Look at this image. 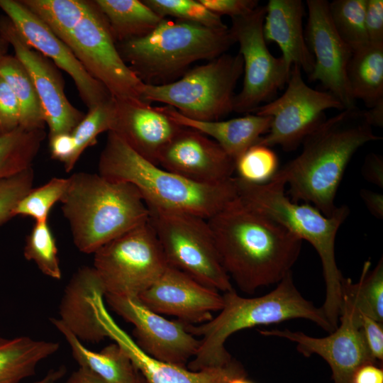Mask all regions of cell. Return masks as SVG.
<instances>
[{
	"mask_svg": "<svg viewBox=\"0 0 383 383\" xmlns=\"http://www.w3.org/2000/svg\"><path fill=\"white\" fill-rule=\"evenodd\" d=\"M98 170L102 176L134 185L148 207L207 220L237 196L233 177L219 184L194 182L145 160L111 131L100 154Z\"/></svg>",
	"mask_w": 383,
	"mask_h": 383,
	"instance_id": "4",
	"label": "cell"
},
{
	"mask_svg": "<svg viewBox=\"0 0 383 383\" xmlns=\"http://www.w3.org/2000/svg\"><path fill=\"white\" fill-rule=\"evenodd\" d=\"M33 167L0 180V226L14 217L18 202L33 188Z\"/></svg>",
	"mask_w": 383,
	"mask_h": 383,
	"instance_id": "40",
	"label": "cell"
},
{
	"mask_svg": "<svg viewBox=\"0 0 383 383\" xmlns=\"http://www.w3.org/2000/svg\"><path fill=\"white\" fill-rule=\"evenodd\" d=\"M228 383H253V382L249 380L248 379H247L246 373L245 372H243L242 373H240L233 376L232 378L230 379Z\"/></svg>",
	"mask_w": 383,
	"mask_h": 383,
	"instance_id": "52",
	"label": "cell"
},
{
	"mask_svg": "<svg viewBox=\"0 0 383 383\" xmlns=\"http://www.w3.org/2000/svg\"><path fill=\"white\" fill-rule=\"evenodd\" d=\"M235 40L228 27L212 28L164 18L149 33L116 43L123 61L147 84H165L199 60L226 53Z\"/></svg>",
	"mask_w": 383,
	"mask_h": 383,
	"instance_id": "7",
	"label": "cell"
},
{
	"mask_svg": "<svg viewBox=\"0 0 383 383\" xmlns=\"http://www.w3.org/2000/svg\"><path fill=\"white\" fill-rule=\"evenodd\" d=\"M49 148L51 157L63 163L66 172L74 151V143L71 133H62L49 137Z\"/></svg>",
	"mask_w": 383,
	"mask_h": 383,
	"instance_id": "45",
	"label": "cell"
},
{
	"mask_svg": "<svg viewBox=\"0 0 383 383\" xmlns=\"http://www.w3.org/2000/svg\"><path fill=\"white\" fill-rule=\"evenodd\" d=\"M111 308L133 326L137 346L150 357L165 363L186 367L201 344L189 333L185 323L170 321L144 306L137 296L106 294Z\"/></svg>",
	"mask_w": 383,
	"mask_h": 383,
	"instance_id": "15",
	"label": "cell"
},
{
	"mask_svg": "<svg viewBox=\"0 0 383 383\" xmlns=\"http://www.w3.org/2000/svg\"><path fill=\"white\" fill-rule=\"evenodd\" d=\"M9 45L6 40L0 36V59L7 54Z\"/></svg>",
	"mask_w": 383,
	"mask_h": 383,
	"instance_id": "53",
	"label": "cell"
},
{
	"mask_svg": "<svg viewBox=\"0 0 383 383\" xmlns=\"http://www.w3.org/2000/svg\"><path fill=\"white\" fill-rule=\"evenodd\" d=\"M351 94L369 108L383 104V43L353 52L347 70Z\"/></svg>",
	"mask_w": 383,
	"mask_h": 383,
	"instance_id": "28",
	"label": "cell"
},
{
	"mask_svg": "<svg viewBox=\"0 0 383 383\" xmlns=\"http://www.w3.org/2000/svg\"><path fill=\"white\" fill-rule=\"evenodd\" d=\"M362 174L370 182L383 187V158L382 156L371 153L368 155L362 166Z\"/></svg>",
	"mask_w": 383,
	"mask_h": 383,
	"instance_id": "46",
	"label": "cell"
},
{
	"mask_svg": "<svg viewBox=\"0 0 383 383\" xmlns=\"http://www.w3.org/2000/svg\"><path fill=\"white\" fill-rule=\"evenodd\" d=\"M96 294L105 296L101 280L93 267L83 266L73 274L61 298L58 320L82 342L96 343L108 337L91 304Z\"/></svg>",
	"mask_w": 383,
	"mask_h": 383,
	"instance_id": "23",
	"label": "cell"
},
{
	"mask_svg": "<svg viewBox=\"0 0 383 383\" xmlns=\"http://www.w3.org/2000/svg\"><path fill=\"white\" fill-rule=\"evenodd\" d=\"M157 164L203 184L227 182L235 171V160L216 141L183 126L161 151Z\"/></svg>",
	"mask_w": 383,
	"mask_h": 383,
	"instance_id": "20",
	"label": "cell"
},
{
	"mask_svg": "<svg viewBox=\"0 0 383 383\" xmlns=\"http://www.w3.org/2000/svg\"><path fill=\"white\" fill-rule=\"evenodd\" d=\"M353 383H383V370L377 364L364 365L355 373Z\"/></svg>",
	"mask_w": 383,
	"mask_h": 383,
	"instance_id": "47",
	"label": "cell"
},
{
	"mask_svg": "<svg viewBox=\"0 0 383 383\" xmlns=\"http://www.w3.org/2000/svg\"><path fill=\"white\" fill-rule=\"evenodd\" d=\"M59 348L57 342L28 336L0 338V383H20L33 375L38 365Z\"/></svg>",
	"mask_w": 383,
	"mask_h": 383,
	"instance_id": "27",
	"label": "cell"
},
{
	"mask_svg": "<svg viewBox=\"0 0 383 383\" xmlns=\"http://www.w3.org/2000/svg\"><path fill=\"white\" fill-rule=\"evenodd\" d=\"M155 12L163 18L172 16L212 28H226L220 16L211 12L199 0H143Z\"/></svg>",
	"mask_w": 383,
	"mask_h": 383,
	"instance_id": "39",
	"label": "cell"
},
{
	"mask_svg": "<svg viewBox=\"0 0 383 383\" xmlns=\"http://www.w3.org/2000/svg\"><path fill=\"white\" fill-rule=\"evenodd\" d=\"M149 221L169 266L223 293L233 289L222 265L208 220L148 207Z\"/></svg>",
	"mask_w": 383,
	"mask_h": 383,
	"instance_id": "9",
	"label": "cell"
},
{
	"mask_svg": "<svg viewBox=\"0 0 383 383\" xmlns=\"http://www.w3.org/2000/svg\"><path fill=\"white\" fill-rule=\"evenodd\" d=\"M371 125L382 126L383 124V104L365 110Z\"/></svg>",
	"mask_w": 383,
	"mask_h": 383,
	"instance_id": "50",
	"label": "cell"
},
{
	"mask_svg": "<svg viewBox=\"0 0 383 383\" xmlns=\"http://www.w3.org/2000/svg\"><path fill=\"white\" fill-rule=\"evenodd\" d=\"M23 256L45 276L56 280L62 278L56 240L48 221L35 222L26 238Z\"/></svg>",
	"mask_w": 383,
	"mask_h": 383,
	"instance_id": "35",
	"label": "cell"
},
{
	"mask_svg": "<svg viewBox=\"0 0 383 383\" xmlns=\"http://www.w3.org/2000/svg\"><path fill=\"white\" fill-rule=\"evenodd\" d=\"M370 260H367L362 267L357 282L343 277L342 293L353 301L358 313L383 323V260L381 258L372 271H370Z\"/></svg>",
	"mask_w": 383,
	"mask_h": 383,
	"instance_id": "33",
	"label": "cell"
},
{
	"mask_svg": "<svg viewBox=\"0 0 383 383\" xmlns=\"http://www.w3.org/2000/svg\"><path fill=\"white\" fill-rule=\"evenodd\" d=\"M365 23L369 42L383 43L382 0H367Z\"/></svg>",
	"mask_w": 383,
	"mask_h": 383,
	"instance_id": "44",
	"label": "cell"
},
{
	"mask_svg": "<svg viewBox=\"0 0 383 383\" xmlns=\"http://www.w3.org/2000/svg\"><path fill=\"white\" fill-rule=\"evenodd\" d=\"M135 383H150L144 376L138 371Z\"/></svg>",
	"mask_w": 383,
	"mask_h": 383,
	"instance_id": "54",
	"label": "cell"
},
{
	"mask_svg": "<svg viewBox=\"0 0 383 383\" xmlns=\"http://www.w3.org/2000/svg\"><path fill=\"white\" fill-rule=\"evenodd\" d=\"M68 182V178L54 177L38 188H32L16 204L13 216H29L35 222L48 221L50 209L61 201Z\"/></svg>",
	"mask_w": 383,
	"mask_h": 383,
	"instance_id": "37",
	"label": "cell"
},
{
	"mask_svg": "<svg viewBox=\"0 0 383 383\" xmlns=\"http://www.w3.org/2000/svg\"><path fill=\"white\" fill-rule=\"evenodd\" d=\"M338 322L340 326L323 338L289 329L264 330L260 333L295 343L296 350L304 357L314 354L321 357L331 369L333 383H353L355 373L362 365H380L372 357L360 328L359 313L345 294H342Z\"/></svg>",
	"mask_w": 383,
	"mask_h": 383,
	"instance_id": "14",
	"label": "cell"
},
{
	"mask_svg": "<svg viewBox=\"0 0 383 383\" xmlns=\"http://www.w3.org/2000/svg\"><path fill=\"white\" fill-rule=\"evenodd\" d=\"M115 112L116 103L112 97L88 109V113L71 133L74 143V151L70 171L73 169L84 151L96 143L99 134L111 130Z\"/></svg>",
	"mask_w": 383,
	"mask_h": 383,
	"instance_id": "36",
	"label": "cell"
},
{
	"mask_svg": "<svg viewBox=\"0 0 383 383\" xmlns=\"http://www.w3.org/2000/svg\"><path fill=\"white\" fill-rule=\"evenodd\" d=\"M137 297L155 313L174 316L182 322L194 325L210 321L212 312L220 311L223 306V295L218 291L169 265Z\"/></svg>",
	"mask_w": 383,
	"mask_h": 383,
	"instance_id": "19",
	"label": "cell"
},
{
	"mask_svg": "<svg viewBox=\"0 0 383 383\" xmlns=\"http://www.w3.org/2000/svg\"><path fill=\"white\" fill-rule=\"evenodd\" d=\"M238 198L250 209L269 217L300 240H306L320 257L326 284V298L321 306L335 329L342 304L343 276L335 253L338 231L349 214L346 205L337 206L331 216L323 214L311 204L295 203L284 194L285 184L271 179L265 184H252L233 177Z\"/></svg>",
	"mask_w": 383,
	"mask_h": 383,
	"instance_id": "6",
	"label": "cell"
},
{
	"mask_svg": "<svg viewBox=\"0 0 383 383\" xmlns=\"http://www.w3.org/2000/svg\"><path fill=\"white\" fill-rule=\"evenodd\" d=\"M60 202L74 243L86 254L149 221L148 208L132 184L99 173L77 172L68 178Z\"/></svg>",
	"mask_w": 383,
	"mask_h": 383,
	"instance_id": "5",
	"label": "cell"
},
{
	"mask_svg": "<svg viewBox=\"0 0 383 383\" xmlns=\"http://www.w3.org/2000/svg\"><path fill=\"white\" fill-rule=\"evenodd\" d=\"M359 324L366 345L374 360L383 362V326L373 318L359 313Z\"/></svg>",
	"mask_w": 383,
	"mask_h": 383,
	"instance_id": "42",
	"label": "cell"
},
{
	"mask_svg": "<svg viewBox=\"0 0 383 383\" xmlns=\"http://www.w3.org/2000/svg\"><path fill=\"white\" fill-rule=\"evenodd\" d=\"M306 43L314 58V67L309 75L318 81L343 106L356 107L349 87L347 70L353 52L341 39L331 20L328 1L307 0Z\"/></svg>",
	"mask_w": 383,
	"mask_h": 383,
	"instance_id": "17",
	"label": "cell"
},
{
	"mask_svg": "<svg viewBox=\"0 0 383 383\" xmlns=\"http://www.w3.org/2000/svg\"><path fill=\"white\" fill-rule=\"evenodd\" d=\"M50 322L67 342L79 367L107 383H135L138 370L118 343L114 342L100 351H93L85 347L58 318H51Z\"/></svg>",
	"mask_w": 383,
	"mask_h": 383,
	"instance_id": "26",
	"label": "cell"
},
{
	"mask_svg": "<svg viewBox=\"0 0 383 383\" xmlns=\"http://www.w3.org/2000/svg\"><path fill=\"white\" fill-rule=\"evenodd\" d=\"M45 137V129L26 130L21 126L0 134V180L32 167Z\"/></svg>",
	"mask_w": 383,
	"mask_h": 383,
	"instance_id": "32",
	"label": "cell"
},
{
	"mask_svg": "<svg viewBox=\"0 0 383 383\" xmlns=\"http://www.w3.org/2000/svg\"><path fill=\"white\" fill-rule=\"evenodd\" d=\"M65 44L112 98L143 101L145 83L122 59L106 19L95 3Z\"/></svg>",
	"mask_w": 383,
	"mask_h": 383,
	"instance_id": "13",
	"label": "cell"
},
{
	"mask_svg": "<svg viewBox=\"0 0 383 383\" xmlns=\"http://www.w3.org/2000/svg\"><path fill=\"white\" fill-rule=\"evenodd\" d=\"M0 8L28 46L70 76L88 109L111 98L107 89L86 71L69 46L19 0H0Z\"/></svg>",
	"mask_w": 383,
	"mask_h": 383,
	"instance_id": "18",
	"label": "cell"
},
{
	"mask_svg": "<svg viewBox=\"0 0 383 383\" xmlns=\"http://www.w3.org/2000/svg\"><path fill=\"white\" fill-rule=\"evenodd\" d=\"M265 6L232 19L231 33L240 46L243 60L244 79L240 91L235 95L233 111H255L270 102L279 89L287 84L292 67L282 57L270 52L263 35Z\"/></svg>",
	"mask_w": 383,
	"mask_h": 383,
	"instance_id": "11",
	"label": "cell"
},
{
	"mask_svg": "<svg viewBox=\"0 0 383 383\" xmlns=\"http://www.w3.org/2000/svg\"><path fill=\"white\" fill-rule=\"evenodd\" d=\"M265 7L263 35L266 42L275 43L288 65H296L309 75L314 58L303 30L304 3L301 0H270Z\"/></svg>",
	"mask_w": 383,
	"mask_h": 383,
	"instance_id": "24",
	"label": "cell"
},
{
	"mask_svg": "<svg viewBox=\"0 0 383 383\" xmlns=\"http://www.w3.org/2000/svg\"><path fill=\"white\" fill-rule=\"evenodd\" d=\"M116 43L142 37L164 18L139 0H95Z\"/></svg>",
	"mask_w": 383,
	"mask_h": 383,
	"instance_id": "29",
	"label": "cell"
},
{
	"mask_svg": "<svg viewBox=\"0 0 383 383\" xmlns=\"http://www.w3.org/2000/svg\"><path fill=\"white\" fill-rule=\"evenodd\" d=\"M65 372L64 367L50 370L43 378L33 383H57Z\"/></svg>",
	"mask_w": 383,
	"mask_h": 383,
	"instance_id": "51",
	"label": "cell"
},
{
	"mask_svg": "<svg viewBox=\"0 0 383 383\" xmlns=\"http://www.w3.org/2000/svg\"><path fill=\"white\" fill-rule=\"evenodd\" d=\"M99 318L108 337L124 350L136 369L150 383H228L233 376L245 372L242 365L234 360L222 367L199 370L160 362L143 353L108 311H101Z\"/></svg>",
	"mask_w": 383,
	"mask_h": 383,
	"instance_id": "22",
	"label": "cell"
},
{
	"mask_svg": "<svg viewBox=\"0 0 383 383\" xmlns=\"http://www.w3.org/2000/svg\"><path fill=\"white\" fill-rule=\"evenodd\" d=\"M365 110H341L307 135L301 152L279 169L272 179L289 185L291 201L309 203L326 216L337 206L335 199L348 164L357 150L379 140Z\"/></svg>",
	"mask_w": 383,
	"mask_h": 383,
	"instance_id": "2",
	"label": "cell"
},
{
	"mask_svg": "<svg viewBox=\"0 0 383 383\" xmlns=\"http://www.w3.org/2000/svg\"><path fill=\"white\" fill-rule=\"evenodd\" d=\"M19 1L65 43L94 4L86 0Z\"/></svg>",
	"mask_w": 383,
	"mask_h": 383,
	"instance_id": "31",
	"label": "cell"
},
{
	"mask_svg": "<svg viewBox=\"0 0 383 383\" xmlns=\"http://www.w3.org/2000/svg\"><path fill=\"white\" fill-rule=\"evenodd\" d=\"M18 102L6 82L0 77V134L11 132L20 126Z\"/></svg>",
	"mask_w": 383,
	"mask_h": 383,
	"instance_id": "41",
	"label": "cell"
},
{
	"mask_svg": "<svg viewBox=\"0 0 383 383\" xmlns=\"http://www.w3.org/2000/svg\"><path fill=\"white\" fill-rule=\"evenodd\" d=\"M366 2L367 0H334L328 2L332 23L352 52L370 43L365 23Z\"/></svg>",
	"mask_w": 383,
	"mask_h": 383,
	"instance_id": "34",
	"label": "cell"
},
{
	"mask_svg": "<svg viewBox=\"0 0 383 383\" xmlns=\"http://www.w3.org/2000/svg\"><path fill=\"white\" fill-rule=\"evenodd\" d=\"M160 109L179 126L196 130L216 141L234 160L257 144L270 128V116L256 113L226 121H202L187 118L170 106Z\"/></svg>",
	"mask_w": 383,
	"mask_h": 383,
	"instance_id": "25",
	"label": "cell"
},
{
	"mask_svg": "<svg viewBox=\"0 0 383 383\" xmlns=\"http://www.w3.org/2000/svg\"><path fill=\"white\" fill-rule=\"evenodd\" d=\"M360 196L371 214L379 219H382L383 195L371 190L362 189Z\"/></svg>",
	"mask_w": 383,
	"mask_h": 383,
	"instance_id": "48",
	"label": "cell"
},
{
	"mask_svg": "<svg viewBox=\"0 0 383 383\" xmlns=\"http://www.w3.org/2000/svg\"><path fill=\"white\" fill-rule=\"evenodd\" d=\"M115 117L110 131L137 154L158 165L161 151L182 126L159 106L135 100L115 99Z\"/></svg>",
	"mask_w": 383,
	"mask_h": 383,
	"instance_id": "21",
	"label": "cell"
},
{
	"mask_svg": "<svg viewBox=\"0 0 383 383\" xmlns=\"http://www.w3.org/2000/svg\"><path fill=\"white\" fill-rule=\"evenodd\" d=\"M278 157L270 148L255 144L235 160L238 177L252 184L269 182L278 169Z\"/></svg>",
	"mask_w": 383,
	"mask_h": 383,
	"instance_id": "38",
	"label": "cell"
},
{
	"mask_svg": "<svg viewBox=\"0 0 383 383\" xmlns=\"http://www.w3.org/2000/svg\"><path fill=\"white\" fill-rule=\"evenodd\" d=\"M287 84L281 96L259 106L255 111L257 115L272 118L269 131L257 144L270 148L279 145L285 151H292L326 120V110L341 111L344 107L329 92L309 87L296 65L292 67Z\"/></svg>",
	"mask_w": 383,
	"mask_h": 383,
	"instance_id": "12",
	"label": "cell"
},
{
	"mask_svg": "<svg viewBox=\"0 0 383 383\" xmlns=\"http://www.w3.org/2000/svg\"><path fill=\"white\" fill-rule=\"evenodd\" d=\"M64 383H107L89 371L79 367L73 372Z\"/></svg>",
	"mask_w": 383,
	"mask_h": 383,
	"instance_id": "49",
	"label": "cell"
},
{
	"mask_svg": "<svg viewBox=\"0 0 383 383\" xmlns=\"http://www.w3.org/2000/svg\"><path fill=\"white\" fill-rule=\"evenodd\" d=\"M0 36L14 50V55L28 72L49 128L48 138L71 133L84 116L68 100L57 67L48 58L28 46L6 16H0Z\"/></svg>",
	"mask_w": 383,
	"mask_h": 383,
	"instance_id": "16",
	"label": "cell"
},
{
	"mask_svg": "<svg viewBox=\"0 0 383 383\" xmlns=\"http://www.w3.org/2000/svg\"><path fill=\"white\" fill-rule=\"evenodd\" d=\"M208 222L223 267L243 292L278 284L300 255L301 240L238 196Z\"/></svg>",
	"mask_w": 383,
	"mask_h": 383,
	"instance_id": "1",
	"label": "cell"
},
{
	"mask_svg": "<svg viewBox=\"0 0 383 383\" xmlns=\"http://www.w3.org/2000/svg\"><path fill=\"white\" fill-rule=\"evenodd\" d=\"M167 266L148 221L98 249L92 267L101 280L105 295L138 296Z\"/></svg>",
	"mask_w": 383,
	"mask_h": 383,
	"instance_id": "10",
	"label": "cell"
},
{
	"mask_svg": "<svg viewBox=\"0 0 383 383\" xmlns=\"http://www.w3.org/2000/svg\"><path fill=\"white\" fill-rule=\"evenodd\" d=\"M0 77L18 102L20 126L26 130L45 129V116L33 81L15 55L6 54L0 59Z\"/></svg>",
	"mask_w": 383,
	"mask_h": 383,
	"instance_id": "30",
	"label": "cell"
},
{
	"mask_svg": "<svg viewBox=\"0 0 383 383\" xmlns=\"http://www.w3.org/2000/svg\"><path fill=\"white\" fill-rule=\"evenodd\" d=\"M243 73L241 55L224 53L187 70L172 82L145 84L142 100L170 106L193 120L219 121L233 111L234 90Z\"/></svg>",
	"mask_w": 383,
	"mask_h": 383,
	"instance_id": "8",
	"label": "cell"
},
{
	"mask_svg": "<svg viewBox=\"0 0 383 383\" xmlns=\"http://www.w3.org/2000/svg\"><path fill=\"white\" fill-rule=\"evenodd\" d=\"M211 12L227 15L231 18L243 16L258 6L255 0H199Z\"/></svg>",
	"mask_w": 383,
	"mask_h": 383,
	"instance_id": "43",
	"label": "cell"
},
{
	"mask_svg": "<svg viewBox=\"0 0 383 383\" xmlns=\"http://www.w3.org/2000/svg\"><path fill=\"white\" fill-rule=\"evenodd\" d=\"M223 298V308L216 317L197 326L184 323L189 333L202 337L196 354L188 363L189 370L222 367L230 362L233 359L225 348L226 341L245 328L304 318L329 333L335 330L322 308L306 299L297 289L292 272L265 295L243 297L233 289L225 292Z\"/></svg>",
	"mask_w": 383,
	"mask_h": 383,
	"instance_id": "3",
	"label": "cell"
}]
</instances>
